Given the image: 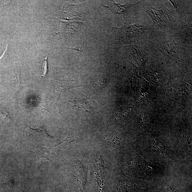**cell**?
I'll return each instance as SVG.
<instances>
[{"instance_id":"20","label":"cell","mask_w":192,"mask_h":192,"mask_svg":"<svg viewBox=\"0 0 192 192\" xmlns=\"http://www.w3.org/2000/svg\"><path fill=\"white\" fill-rule=\"evenodd\" d=\"M129 110L130 111H131V109H129Z\"/></svg>"},{"instance_id":"12","label":"cell","mask_w":192,"mask_h":192,"mask_svg":"<svg viewBox=\"0 0 192 192\" xmlns=\"http://www.w3.org/2000/svg\"><path fill=\"white\" fill-rule=\"evenodd\" d=\"M77 138L74 134L73 132L70 130H69L67 137L64 140L57 145H56L59 151L66 149L68 146L71 144L77 141Z\"/></svg>"},{"instance_id":"14","label":"cell","mask_w":192,"mask_h":192,"mask_svg":"<svg viewBox=\"0 0 192 192\" xmlns=\"http://www.w3.org/2000/svg\"><path fill=\"white\" fill-rule=\"evenodd\" d=\"M0 116L2 120L5 123H9L11 118L8 113L5 110L1 107H0Z\"/></svg>"},{"instance_id":"15","label":"cell","mask_w":192,"mask_h":192,"mask_svg":"<svg viewBox=\"0 0 192 192\" xmlns=\"http://www.w3.org/2000/svg\"><path fill=\"white\" fill-rule=\"evenodd\" d=\"M48 56L45 58L43 62V75L42 78L43 79H44L46 76L47 75L48 72L47 59Z\"/></svg>"},{"instance_id":"23","label":"cell","mask_w":192,"mask_h":192,"mask_svg":"<svg viewBox=\"0 0 192 192\" xmlns=\"http://www.w3.org/2000/svg\"><path fill=\"white\" fill-rule=\"evenodd\" d=\"M146 95H147V93H146Z\"/></svg>"},{"instance_id":"18","label":"cell","mask_w":192,"mask_h":192,"mask_svg":"<svg viewBox=\"0 0 192 192\" xmlns=\"http://www.w3.org/2000/svg\"><path fill=\"white\" fill-rule=\"evenodd\" d=\"M163 192H173V191L171 189H168L165 190Z\"/></svg>"},{"instance_id":"4","label":"cell","mask_w":192,"mask_h":192,"mask_svg":"<svg viewBox=\"0 0 192 192\" xmlns=\"http://www.w3.org/2000/svg\"><path fill=\"white\" fill-rule=\"evenodd\" d=\"M156 47L165 57L172 59L177 56L178 50L177 46L173 41L163 40L156 44Z\"/></svg>"},{"instance_id":"19","label":"cell","mask_w":192,"mask_h":192,"mask_svg":"<svg viewBox=\"0 0 192 192\" xmlns=\"http://www.w3.org/2000/svg\"><path fill=\"white\" fill-rule=\"evenodd\" d=\"M141 120L142 121H143V119H141Z\"/></svg>"},{"instance_id":"11","label":"cell","mask_w":192,"mask_h":192,"mask_svg":"<svg viewBox=\"0 0 192 192\" xmlns=\"http://www.w3.org/2000/svg\"><path fill=\"white\" fill-rule=\"evenodd\" d=\"M140 3L131 5H122L121 4L115 3L114 1H111L110 5L104 6L107 9L110 10L114 13L122 14L126 12L130 8L137 5Z\"/></svg>"},{"instance_id":"27","label":"cell","mask_w":192,"mask_h":192,"mask_svg":"<svg viewBox=\"0 0 192 192\" xmlns=\"http://www.w3.org/2000/svg\"><path fill=\"white\" fill-rule=\"evenodd\" d=\"M139 99H140V98H139Z\"/></svg>"},{"instance_id":"26","label":"cell","mask_w":192,"mask_h":192,"mask_svg":"<svg viewBox=\"0 0 192 192\" xmlns=\"http://www.w3.org/2000/svg\"><path fill=\"white\" fill-rule=\"evenodd\" d=\"M142 118H144V117H142Z\"/></svg>"},{"instance_id":"5","label":"cell","mask_w":192,"mask_h":192,"mask_svg":"<svg viewBox=\"0 0 192 192\" xmlns=\"http://www.w3.org/2000/svg\"><path fill=\"white\" fill-rule=\"evenodd\" d=\"M25 129L28 135L34 138L36 140L41 141H51L55 139L54 137L48 134L46 129L44 126L33 129L25 125Z\"/></svg>"},{"instance_id":"7","label":"cell","mask_w":192,"mask_h":192,"mask_svg":"<svg viewBox=\"0 0 192 192\" xmlns=\"http://www.w3.org/2000/svg\"><path fill=\"white\" fill-rule=\"evenodd\" d=\"M128 52L136 64L140 65L145 61V57L142 53L136 46H130L128 49Z\"/></svg>"},{"instance_id":"8","label":"cell","mask_w":192,"mask_h":192,"mask_svg":"<svg viewBox=\"0 0 192 192\" xmlns=\"http://www.w3.org/2000/svg\"><path fill=\"white\" fill-rule=\"evenodd\" d=\"M69 103L72 104L74 107L84 110L86 113L91 114L92 107L88 102L84 99L70 100L65 102L64 103Z\"/></svg>"},{"instance_id":"17","label":"cell","mask_w":192,"mask_h":192,"mask_svg":"<svg viewBox=\"0 0 192 192\" xmlns=\"http://www.w3.org/2000/svg\"><path fill=\"white\" fill-rule=\"evenodd\" d=\"M8 49V45H7L6 49L5 51L4 52L3 54L1 56V57H0V62L1 61L2 59H3V58L5 56V55L6 54L7 51Z\"/></svg>"},{"instance_id":"1","label":"cell","mask_w":192,"mask_h":192,"mask_svg":"<svg viewBox=\"0 0 192 192\" xmlns=\"http://www.w3.org/2000/svg\"><path fill=\"white\" fill-rule=\"evenodd\" d=\"M118 39L125 43H131L141 35L146 30L141 25H128L118 29Z\"/></svg>"},{"instance_id":"3","label":"cell","mask_w":192,"mask_h":192,"mask_svg":"<svg viewBox=\"0 0 192 192\" xmlns=\"http://www.w3.org/2000/svg\"><path fill=\"white\" fill-rule=\"evenodd\" d=\"M59 151L56 146L53 147L40 148L35 152L36 161L38 163L46 160L52 162L57 157Z\"/></svg>"},{"instance_id":"9","label":"cell","mask_w":192,"mask_h":192,"mask_svg":"<svg viewBox=\"0 0 192 192\" xmlns=\"http://www.w3.org/2000/svg\"><path fill=\"white\" fill-rule=\"evenodd\" d=\"M114 185V192H131L133 186L130 182L125 180L122 179V178L117 179Z\"/></svg>"},{"instance_id":"24","label":"cell","mask_w":192,"mask_h":192,"mask_svg":"<svg viewBox=\"0 0 192 192\" xmlns=\"http://www.w3.org/2000/svg\"><path fill=\"white\" fill-rule=\"evenodd\" d=\"M170 91H172V90H170Z\"/></svg>"},{"instance_id":"13","label":"cell","mask_w":192,"mask_h":192,"mask_svg":"<svg viewBox=\"0 0 192 192\" xmlns=\"http://www.w3.org/2000/svg\"><path fill=\"white\" fill-rule=\"evenodd\" d=\"M37 102H34V103L36 104L34 107H36L34 108L35 110H37V112H40L43 113V111H47V104L46 102V101L45 99H42L41 97L37 98Z\"/></svg>"},{"instance_id":"10","label":"cell","mask_w":192,"mask_h":192,"mask_svg":"<svg viewBox=\"0 0 192 192\" xmlns=\"http://www.w3.org/2000/svg\"><path fill=\"white\" fill-rule=\"evenodd\" d=\"M58 85L56 88L57 90L61 89H69L82 86L76 80L70 79L59 80L57 81Z\"/></svg>"},{"instance_id":"25","label":"cell","mask_w":192,"mask_h":192,"mask_svg":"<svg viewBox=\"0 0 192 192\" xmlns=\"http://www.w3.org/2000/svg\"><path fill=\"white\" fill-rule=\"evenodd\" d=\"M171 98H173V97H171Z\"/></svg>"},{"instance_id":"6","label":"cell","mask_w":192,"mask_h":192,"mask_svg":"<svg viewBox=\"0 0 192 192\" xmlns=\"http://www.w3.org/2000/svg\"><path fill=\"white\" fill-rule=\"evenodd\" d=\"M107 83V80L104 76L100 75L95 77L91 83L90 92L93 95L97 96L105 89Z\"/></svg>"},{"instance_id":"2","label":"cell","mask_w":192,"mask_h":192,"mask_svg":"<svg viewBox=\"0 0 192 192\" xmlns=\"http://www.w3.org/2000/svg\"><path fill=\"white\" fill-rule=\"evenodd\" d=\"M145 10L157 27H161L165 25L171 19L168 11L165 8L153 5L146 7Z\"/></svg>"},{"instance_id":"16","label":"cell","mask_w":192,"mask_h":192,"mask_svg":"<svg viewBox=\"0 0 192 192\" xmlns=\"http://www.w3.org/2000/svg\"><path fill=\"white\" fill-rule=\"evenodd\" d=\"M0 181L3 183H10L13 181V179L8 175L3 176L0 178Z\"/></svg>"},{"instance_id":"21","label":"cell","mask_w":192,"mask_h":192,"mask_svg":"<svg viewBox=\"0 0 192 192\" xmlns=\"http://www.w3.org/2000/svg\"><path fill=\"white\" fill-rule=\"evenodd\" d=\"M179 94H181V93H179Z\"/></svg>"},{"instance_id":"22","label":"cell","mask_w":192,"mask_h":192,"mask_svg":"<svg viewBox=\"0 0 192 192\" xmlns=\"http://www.w3.org/2000/svg\"><path fill=\"white\" fill-rule=\"evenodd\" d=\"M156 82H158V80H156Z\"/></svg>"}]
</instances>
